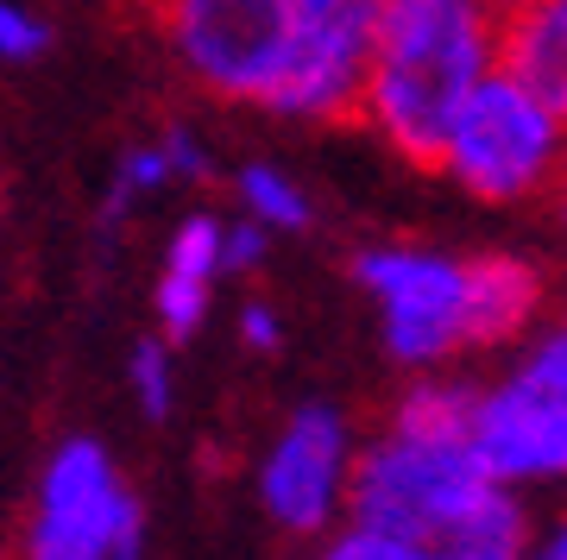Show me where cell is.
I'll use <instances>...</instances> for the list:
<instances>
[{
  "label": "cell",
  "mask_w": 567,
  "mask_h": 560,
  "mask_svg": "<svg viewBox=\"0 0 567 560\" xmlns=\"http://www.w3.org/2000/svg\"><path fill=\"white\" fill-rule=\"evenodd\" d=\"M347 522L429 548H529L524 498L486 473L473 435H410L391 422L353 460Z\"/></svg>",
  "instance_id": "obj_1"
},
{
  "label": "cell",
  "mask_w": 567,
  "mask_h": 560,
  "mask_svg": "<svg viewBox=\"0 0 567 560\" xmlns=\"http://www.w3.org/2000/svg\"><path fill=\"white\" fill-rule=\"evenodd\" d=\"M492 25L498 13L486 0H385L360 121L398 158L442 170V145L461 101L492 76Z\"/></svg>",
  "instance_id": "obj_2"
},
{
  "label": "cell",
  "mask_w": 567,
  "mask_h": 560,
  "mask_svg": "<svg viewBox=\"0 0 567 560\" xmlns=\"http://www.w3.org/2000/svg\"><path fill=\"white\" fill-rule=\"evenodd\" d=\"M442 170L480 201H529L567 177V121L492 70L447 126Z\"/></svg>",
  "instance_id": "obj_3"
},
{
  "label": "cell",
  "mask_w": 567,
  "mask_h": 560,
  "mask_svg": "<svg viewBox=\"0 0 567 560\" xmlns=\"http://www.w3.org/2000/svg\"><path fill=\"white\" fill-rule=\"evenodd\" d=\"M145 510L126 491L121 466L107 460L102 440L70 435L44 460L39 498L25 517L20 560H107L126 529H140Z\"/></svg>",
  "instance_id": "obj_4"
},
{
  "label": "cell",
  "mask_w": 567,
  "mask_h": 560,
  "mask_svg": "<svg viewBox=\"0 0 567 560\" xmlns=\"http://www.w3.org/2000/svg\"><path fill=\"white\" fill-rule=\"evenodd\" d=\"M360 290H372L385 315V353L410 372L466 353V259L423 252V246H372L353 259Z\"/></svg>",
  "instance_id": "obj_5"
},
{
  "label": "cell",
  "mask_w": 567,
  "mask_h": 560,
  "mask_svg": "<svg viewBox=\"0 0 567 560\" xmlns=\"http://www.w3.org/2000/svg\"><path fill=\"white\" fill-rule=\"evenodd\" d=\"M379 20H385V0H290L297 39L265 107L297 121H360Z\"/></svg>",
  "instance_id": "obj_6"
},
{
  "label": "cell",
  "mask_w": 567,
  "mask_h": 560,
  "mask_svg": "<svg viewBox=\"0 0 567 560\" xmlns=\"http://www.w3.org/2000/svg\"><path fill=\"white\" fill-rule=\"evenodd\" d=\"M360 440L334 403H303L259 460V504L284 536H328L347 522Z\"/></svg>",
  "instance_id": "obj_7"
},
{
  "label": "cell",
  "mask_w": 567,
  "mask_h": 560,
  "mask_svg": "<svg viewBox=\"0 0 567 560\" xmlns=\"http://www.w3.org/2000/svg\"><path fill=\"white\" fill-rule=\"evenodd\" d=\"M177 32L189 70L227 101H271L290 63V0H171L164 20Z\"/></svg>",
  "instance_id": "obj_8"
},
{
  "label": "cell",
  "mask_w": 567,
  "mask_h": 560,
  "mask_svg": "<svg viewBox=\"0 0 567 560\" xmlns=\"http://www.w3.org/2000/svg\"><path fill=\"white\" fill-rule=\"evenodd\" d=\"M473 454L505 491L567 485V397L505 378L480 384L473 397Z\"/></svg>",
  "instance_id": "obj_9"
},
{
  "label": "cell",
  "mask_w": 567,
  "mask_h": 560,
  "mask_svg": "<svg viewBox=\"0 0 567 560\" xmlns=\"http://www.w3.org/2000/svg\"><path fill=\"white\" fill-rule=\"evenodd\" d=\"M548 315V278L517 252H480L466 259V353L524 341Z\"/></svg>",
  "instance_id": "obj_10"
},
{
  "label": "cell",
  "mask_w": 567,
  "mask_h": 560,
  "mask_svg": "<svg viewBox=\"0 0 567 560\" xmlns=\"http://www.w3.org/2000/svg\"><path fill=\"white\" fill-rule=\"evenodd\" d=\"M492 70L567 121V0H529L492 25Z\"/></svg>",
  "instance_id": "obj_11"
},
{
  "label": "cell",
  "mask_w": 567,
  "mask_h": 560,
  "mask_svg": "<svg viewBox=\"0 0 567 560\" xmlns=\"http://www.w3.org/2000/svg\"><path fill=\"white\" fill-rule=\"evenodd\" d=\"M316 560H524V548H429V541H404V536H379L360 522L328 529Z\"/></svg>",
  "instance_id": "obj_12"
},
{
  "label": "cell",
  "mask_w": 567,
  "mask_h": 560,
  "mask_svg": "<svg viewBox=\"0 0 567 560\" xmlns=\"http://www.w3.org/2000/svg\"><path fill=\"white\" fill-rule=\"evenodd\" d=\"M511 378L536 384V391H561V397H567V309H561V315H543L524 341H517Z\"/></svg>",
  "instance_id": "obj_13"
},
{
  "label": "cell",
  "mask_w": 567,
  "mask_h": 560,
  "mask_svg": "<svg viewBox=\"0 0 567 560\" xmlns=\"http://www.w3.org/2000/svg\"><path fill=\"white\" fill-rule=\"evenodd\" d=\"M240 201H246V215L259 220V227H290V234H297V227H309V196L290 177L265 170V164L240 170Z\"/></svg>",
  "instance_id": "obj_14"
},
{
  "label": "cell",
  "mask_w": 567,
  "mask_h": 560,
  "mask_svg": "<svg viewBox=\"0 0 567 560\" xmlns=\"http://www.w3.org/2000/svg\"><path fill=\"white\" fill-rule=\"evenodd\" d=\"M221 271V220L189 215L171 240V259H164V278H189V283H215Z\"/></svg>",
  "instance_id": "obj_15"
},
{
  "label": "cell",
  "mask_w": 567,
  "mask_h": 560,
  "mask_svg": "<svg viewBox=\"0 0 567 560\" xmlns=\"http://www.w3.org/2000/svg\"><path fill=\"white\" fill-rule=\"evenodd\" d=\"M133 391H140V409L152 422L171 416V353H164V341H140V353H133Z\"/></svg>",
  "instance_id": "obj_16"
},
{
  "label": "cell",
  "mask_w": 567,
  "mask_h": 560,
  "mask_svg": "<svg viewBox=\"0 0 567 560\" xmlns=\"http://www.w3.org/2000/svg\"><path fill=\"white\" fill-rule=\"evenodd\" d=\"M259 259H265V227L259 220L221 227V271H252Z\"/></svg>",
  "instance_id": "obj_17"
},
{
  "label": "cell",
  "mask_w": 567,
  "mask_h": 560,
  "mask_svg": "<svg viewBox=\"0 0 567 560\" xmlns=\"http://www.w3.org/2000/svg\"><path fill=\"white\" fill-rule=\"evenodd\" d=\"M44 44V32L32 20H20L13 7H0V58H32Z\"/></svg>",
  "instance_id": "obj_18"
},
{
  "label": "cell",
  "mask_w": 567,
  "mask_h": 560,
  "mask_svg": "<svg viewBox=\"0 0 567 560\" xmlns=\"http://www.w3.org/2000/svg\"><path fill=\"white\" fill-rule=\"evenodd\" d=\"M240 334H246V346H259V353H271V346H278V315H271L265 302H252V309L240 315Z\"/></svg>",
  "instance_id": "obj_19"
},
{
  "label": "cell",
  "mask_w": 567,
  "mask_h": 560,
  "mask_svg": "<svg viewBox=\"0 0 567 560\" xmlns=\"http://www.w3.org/2000/svg\"><path fill=\"white\" fill-rule=\"evenodd\" d=\"M164 164H171V170H189V177H208L203 145L189 139V133H171V145H164Z\"/></svg>",
  "instance_id": "obj_20"
},
{
  "label": "cell",
  "mask_w": 567,
  "mask_h": 560,
  "mask_svg": "<svg viewBox=\"0 0 567 560\" xmlns=\"http://www.w3.org/2000/svg\"><path fill=\"white\" fill-rule=\"evenodd\" d=\"M524 560H567V510L543 529V541H529Z\"/></svg>",
  "instance_id": "obj_21"
},
{
  "label": "cell",
  "mask_w": 567,
  "mask_h": 560,
  "mask_svg": "<svg viewBox=\"0 0 567 560\" xmlns=\"http://www.w3.org/2000/svg\"><path fill=\"white\" fill-rule=\"evenodd\" d=\"M492 13H517V7H529V0H486Z\"/></svg>",
  "instance_id": "obj_22"
},
{
  "label": "cell",
  "mask_w": 567,
  "mask_h": 560,
  "mask_svg": "<svg viewBox=\"0 0 567 560\" xmlns=\"http://www.w3.org/2000/svg\"><path fill=\"white\" fill-rule=\"evenodd\" d=\"M555 189H561V196H555V215H561V227H567V177L555 183Z\"/></svg>",
  "instance_id": "obj_23"
}]
</instances>
